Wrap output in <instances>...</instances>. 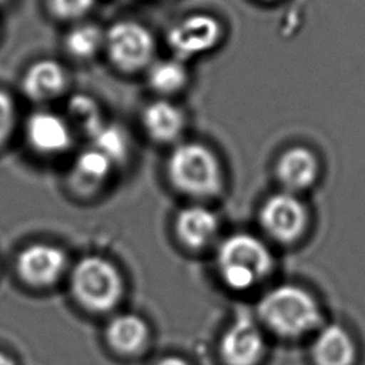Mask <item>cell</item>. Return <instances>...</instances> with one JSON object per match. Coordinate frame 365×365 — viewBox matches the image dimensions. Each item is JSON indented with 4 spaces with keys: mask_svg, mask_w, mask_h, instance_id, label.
<instances>
[{
    "mask_svg": "<svg viewBox=\"0 0 365 365\" xmlns=\"http://www.w3.org/2000/svg\"><path fill=\"white\" fill-rule=\"evenodd\" d=\"M17 121V108L13 96L0 88V147L11 137Z\"/></svg>",
    "mask_w": 365,
    "mask_h": 365,
    "instance_id": "603a6c76",
    "label": "cell"
},
{
    "mask_svg": "<svg viewBox=\"0 0 365 365\" xmlns=\"http://www.w3.org/2000/svg\"><path fill=\"white\" fill-rule=\"evenodd\" d=\"M218 227L217 214L201 204L181 208L174 221L177 238L190 250H201L210 245L218 232Z\"/></svg>",
    "mask_w": 365,
    "mask_h": 365,
    "instance_id": "9a60e30c",
    "label": "cell"
},
{
    "mask_svg": "<svg viewBox=\"0 0 365 365\" xmlns=\"http://www.w3.org/2000/svg\"><path fill=\"white\" fill-rule=\"evenodd\" d=\"M218 351L224 365H258L267 351L259 322L248 314L238 315L224 331Z\"/></svg>",
    "mask_w": 365,
    "mask_h": 365,
    "instance_id": "ba28073f",
    "label": "cell"
},
{
    "mask_svg": "<svg viewBox=\"0 0 365 365\" xmlns=\"http://www.w3.org/2000/svg\"><path fill=\"white\" fill-rule=\"evenodd\" d=\"M222 282L232 291H248L268 278L274 257L268 245L250 232H234L224 238L215 255Z\"/></svg>",
    "mask_w": 365,
    "mask_h": 365,
    "instance_id": "3957f363",
    "label": "cell"
},
{
    "mask_svg": "<svg viewBox=\"0 0 365 365\" xmlns=\"http://www.w3.org/2000/svg\"><path fill=\"white\" fill-rule=\"evenodd\" d=\"M317 154L304 145H294L282 151L275 163V177L282 191L299 194L311 188L319 177Z\"/></svg>",
    "mask_w": 365,
    "mask_h": 365,
    "instance_id": "30bf717a",
    "label": "cell"
},
{
    "mask_svg": "<svg viewBox=\"0 0 365 365\" xmlns=\"http://www.w3.org/2000/svg\"><path fill=\"white\" fill-rule=\"evenodd\" d=\"M258 221L271 240L289 245L305 235L309 214L307 205L297 194L279 191L269 195L262 202Z\"/></svg>",
    "mask_w": 365,
    "mask_h": 365,
    "instance_id": "8992f818",
    "label": "cell"
},
{
    "mask_svg": "<svg viewBox=\"0 0 365 365\" xmlns=\"http://www.w3.org/2000/svg\"><path fill=\"white\" fill-rule=\"evenodd\" d=\"M222 33L221 21L212 14L191 13L168 27L165 41L173 57L185 63L214 50Z\"/></svg>",
    "mask_w": 365,
    "mask_h": 365,
    "instance_id": "52a82bcc",
    "label": "cell"
},
{
    "mask_svg": "<svg viewBox=\"0 0 365 365\" xmlns=\"http://www.w3.org/2000/svg\"><path fill=\"white\" fill-rule=\"evenodd\" d=\"M165 175L175 191L192 198H214L224 188L220 158L208 145L197 141L180 143L170 151Z\"/></svg>",
    "mask_w": 365,
    "mask_h": 365,
    "instance_id": "7a4b0ae2",
    "label": "cell"
},
{
    "mask_svg": "<svg viewBox=\"0 0 365 365\" xmlns=\"http://www.w3.org/2000/svg\"><path fill=\"white\" fill-rule=\"evenodd\" d=\"M314 365H354L356 345L346 328L339 324H328L318 329L311 345Z\"/></svg>",
    "mask_w": 365,
    "mask_h": 365,
    "instance_id": "2e32d148",
    "label": "cell"
},
{
    "mask_svg": "<svg viewBox=\"0 0 365 365\" xmlns=\"http://www.w3.org/2000/svg\"><path fill=\"white\" fill-rule=\"evenodd\" d=\"M90 145L103 153L114 167L123 165L130 157L128 135L124 128L114 123H104L90 138Z\"/></svg>",
    "mask_w": 365,
    "mask_h": 365,
    "instance_id": "44dd1931",
    "label": "cell"
},
{
    "mask_svg": "<svg viewBox=\"0 0 365 365\" xmlns=\"http://www.w3.org/2000/svg\"><path fill=\"white\" fill-rule=\"evenodd\" d=\"M71 128L83 133L90 138L104 123L100 104L88 94H73L67 101V117Z\"/></svg>",
    "mask_w": 365,
    "mask_h": 365,
    "instance_id": "ffe728a7",
    "label": "cell"
},
{
    "mask_svg": "<svg viewBox=\"0 0 365 365\" xmlns=\"http://www.w3.org/2000/svg\"><path fill=\"white\" fill-rule=\"evenodd\" d=\"M157 41L151 30L135 20H117L104 30L108 61L123 73H137L154 61Z\"/></svg>",
    "mask_w": 365,
    "mask_h": 365,
    "instance_id": "5b68a950",
    "label": "cell"
},
{
    "mask_svg": "<svg viewBox=\"0 0 365 365\" xmlns=\"http://www.w3.org/2000/svg\"><path fill=\"white\" fill-rule=\"evenodd\" d=\"M259 325L279 338L297 339L322 327L324 314L318 299L304 287L279 284L257 304Z\"/></svg>",
    "mask_w": 365,
    "mask_h": 365,
    "instance_id": "6da1fadb",
    "label": "cell"
},
{
    "mask_svg": "<svg viewBox=\"0 0 365 365\" xmlns=\"http://www.w3.org/2000/svg\"><path fill=\"white\" fill-rule=\"evenodd\" d=\"M97 0H47L48 13L63 21H76L83 19Z\"/></svg>",
    "mask_w": 365,
    "mask_h": 365,
    "instance_id": "7402d4cb",
    "label": "cell"
},
{
    "mask_svg": "<svg viewBox=\"0 0 365 365\" xmlns=\"http://www.w3.org/2000/svg\"><path fill=\"white\" fill-rule=\"evenodd\" d=\"M187 124L185 113L181 107L167 98L150 101L141 113V125L147 137L154 143H174Z\"/></svg>",
    "mask_w": 365,
    "mask_h": 365,
    "instance_id": "5bb4252c",
    "label": "cell"
},
{
    "mask_svg": "<svg viewBox=\"0 0 365 365\" xmlns=\"http://www.w3.org/2000/svg\"><path fill=\"white\" fill-rule=\"evenodd\" d=\"M155 365H190V364L180 356H165L160 359Z\"/></svg>",
    "mask_w": 365,
    "mask_h": 365,
    "instance_id": "cb8c5ba5",
    "label": "cell"
},
{
    "mask_svg": "<svg viewBox=\"0 0 365 365\" xmlns=\"http://www.w3.org/2000/svg\"><path fill=\"white\" fill-rule=\"evenodd\" d=\"M262 1H275V0H262Z\"/></svg>",
    "mask_w": 365,
    "mask_h": 365,
    "instance_id": "484cf974",
    "label": "cell"
},
{
    "mask_svg": "<svg viewBox=\"0 0 365 365\" xmlns=\"http://www.w3.org/2000/svg\"><path fill=\"white\" fill-rule=\"evenodd\" d=\"M103 47L104 30L93 21L77 23L64 36V50L77 60H90Z\"/></svg>",
    "mask_w": 365,
    "mask_h": 365,
    "instance_id": "d6986e66",
    "label": "cell"
},
{
    "mask_svg": "<svg viewBox=\"0 0 365 365\" xmlns=\"http://www.w3.org/2000/svg\"><path fill=\"white\" fill-rule=\"evenodd\" d=\"M113 168V163L90 145L74 158L67 174V185L74 195L93 197L104 188Z\"/></svg>",
    "mask_w": 365,
    "mask_h": 365,
    "instance_id": "7c38bea8",
    "label": "cell"
},
{
    "mask_svg": "<svg viewBox=\"0 0 365 365\" xmlns=\"http://www.w3.org/2000/svg\"><path fill=\"white\" fill-rule=\"evenodd\" d=\"M68 77L61 63L53 58H40L31 63L23 77V94L36 103H46L60 97L67 88Z\"/></svg>",
    "mask_w": 365,
    "mask_h": 365,
    "instance_id": "4fadbf2b",
    "label": "cell"
},
{
    "mask_svg": "<svg viewBox=\"0 0 365 365\" xmlns=\"http://www.w3.org/2000/svg\"><path fill=\"white\" fill-rule=\"evenodd\" d=\"M64 267L66 254L51 244H31L17 258V271L21 279L33 287H46L56 282Z\"/></svg>",
    "mask_w": 365,
    "mask_h": 365,
    "instance_id": "8fae6325",
    "label": "cell"
},
{
    "mask_svg": "<svg viewBox=\"0 0 365 365\" xmlns=\"http://www.w3.org/2000/svg\"><path fill=\"white\" fill-rule=\"evenodd\" d=\"M1 1H4V0H0V3H1Z\"/></svg>",
    "mask_w": 365,
    "mask_h": 365,
    "instance_id": "4316f807",
    "label": "cell"
},
{
    "mask_svg": "<svg viewBox=\"0 0 365 365\" xmlns=\"http://www.w3.org/2000/svg\"><path fill=\"white\" fill-rule=\"evenodd\" d=\"M0 365H14L13 359L10 356H7L6 354L0 352Z\"/></svg>",
    "mask_w": 365,
    "mask_h": 365,
    "instance_id": "d4e9b609",
    "label": "cell"
},
{
    "mask_svg": "<svg viewBox=\"0 0 365 365\" xmlns=\"http://www.w3.org/2000/svg\"><path fill=\"white\" fill-rule=\"evenodd\" d=\"M188 81L190 74L185 63L174 57L153 61L147 68V84L161 98L180 93Z\"/></svg>",
    "mask_w": 365,
    "mask_h": 365,
    "instance_id": "ac0fdd59",
    "label": "cell"
},
{
    "mask_svg": "<svg viewBox=\"0 0 365 365\" xmlns=\"http://www.w3.org/2000/svg\"><path fill=\"white\" fill-rule=\"evenodd\" d=\"M24 134L33 151L41 155H57L73 144V128L66 117L53 111L38 110L27 117Z\"/></svg>",
    "mask_w": 365,
    "mask_h": 365,
    "instance_id": "9c48e42d",
    "label": "cell"
},
{
    "mask_svg": "<svg viewBox=\"0 0 365 365\" xmlns=\"http://www.w3.org/2000/svg\"><path fill=\"white\" fill-rule=\"evenodd\" d=\"M74 298L87 309L104 312L113 308L123 292L117 268L100 257H86L77 262L70 277Z\"/></svg>",
    "mask_w": 365,
    "mask_h": 365,
    "instance_id": "277c9868",
    "label": "cell"
},
{
    "mask_svg": "<svg viewBox=\"0 0 365 365\" xmlns=\"http://www.w3.org/2000/svg\"><path fill=\"white\" fill-rule=\"evenodd\" d=\"M106 336L108 345L124 355L138 352L148 336V329L145 322L131 314H124L115 317L107 327Z\"/></svg>",
    "mask_w": 365,
    "mask_h": 365,
    "instance_id": "e0dca14e",
    "label": "cell"
}]
</instances>
